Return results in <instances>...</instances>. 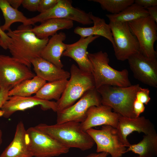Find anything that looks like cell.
<instances>
[{"mask_svg":"<svg viewBox=\"0 0 157 157\" xmlns=\"http://www.w3.org/2000/svg\"><path fill=\"white\" fill-rule=\"evenodd\" d=\"M35 75L30 68L9 56L0 55V90H10Z\"/></svg>","mask_w":157,"mask_h":157,"instance_id":"obj_8","label":"cell"},{"mask_svg":"<svg viewBox=\"0 0 157 157\" xmlns=\"http://www.w3.org/2000/svg\"><path fill=\"white\" fill-rule=\"evenodd\" d=\"M59 0H40L38 11L40 13L46 12L53 7Z\"/></svg>","mask_w":157,"mask_h":157,"instance_id":"obj_30","label":"cell"},{"mask_svg":"<svg viewBox=\"0 0 157 157\" xmlns=\"http://www.w3.org/2000/svg\"><path fill=\"white\" fill-rule=\"evenodd\" d=\"M0 34L1 37V42L0 46L3 49H7L10 42V38L7 35L6 33L2 31L0 26Z\"/></svg>","mask_w":157,"mask_h":157,"instance_id":"obj_34","label":"cell"},{"mask_svg":"<svg viewBox=\"0 0 157 157\" xmlns=\"http://www.w3.org/2000/svg\"><path fill=\"white\" fill-rule=\"evenodd\" d=\"M10 5L14 8L18 9L22 4V0H7Z\"/></svg>","mask_w":157,"mask_h":157,"instance_id":"obj_37","label":"cell"},{"mask_svg":"<svg viewBox=\"0 0 157 157\" xmlns=\"http://www.w3.org/2000/svg\"><path fill=\"white\" fill-rule=\"evenodd\" d=\"M109 154L106 152L92 153L83 157H107Z\"/></svg>","mask_w":157,"mask_h":157,"instance_id":"obj_38","label":"cell"},{"mask_svg":"<svg viewBox=\"0 0 157 157\" xmlns=\"http://www.w3.org/2000/svg\"><path fill=\"white\" fill-rule=\"evenodd\" d=\"M31 25L23 24L14 30L9 29L6 33L10 38L8 49L16 60L31 68V61L41 57L48 38L40 39L31 31Z\"/></svg>","mask_w":157,"mask_h":157,"instance_id":"obj_1","label":"cell"},{"mask_svg":"<svg viewBox=\"0 0 157 157\" xmlns=\"http://www.w3.org/2000/svg\"><path fill=\"white\" fill-rule=\"evenodd\" d=\"M37 106L44 110L51 109L57 111L56 102L41 99L34 96H9L0 110V117L7 118L16 111H23Z\"/></svg>","mask_w":157,"mask_h":157,"instance_id":"obj_14","label":"cell"},{"mask_svg":"<svg viewBox=\"0 0 157 157\" xmlns=\"http://www.w3.org/2000/svg\"><path fill=\"white\" fill-rule=\"evenodd\" d=\"M116 129L121 141L126 147L131 144L127 137L133 132L136 131L146 135L156 132L154 124L144 116L130 118L120 115Z\"/></svg>","mask_w":157,"mask_h":157,"instance_id":"obj_15","label":"cell"},{"mask_svg":"<svg viewBox=\"0 0 157 157\" xmlns=\"http://www.w3.org/2000/svg\"><path fill=\"white\" fill-rule=\"evenodd\" d=\"M1 36L0 34V46L1 44Z\"/></svg>","mask_w":157,"mask_h":157,"instance_id":"obj_40","label":"cell"},{"mask_svg":"<svg viewBox=\"0 0 157 157\" xmlns=\"http://www.w3.org/2000/svg\"><path fill=\"white\" fill-rule=\"evenodd\" d=\"M134 3L146 9L150 7L157 6V0H135Z\"/></svg>","mask_w":157,"mask_h":157,"instance_id":"obj_33","label":"cell"},{"mask_svg":"<svg viewBox=\"0 0 157 157\" xmlns=\"http://www.w3.org/2000/svg\"><path fill=\"white\" fill-rule=\"evenodd\" d=\"M10 90V89H8L0 90V110L9 97L8 92Z\"/></svg>","mask_w":157,"mask_h":157,"instance_id":"obj_35","label":"cell"},{"mask_svg":"<svg viewBox=\"0 0 157 157\" xmlns=\"http://www.w3.org/2000/svg\"><path fill=\"white\" fill-rule=\"evenodd\" d=\"M0 9L2 12L5 19L3 25L0 26L2 31L4 32L10 28L12 24L20 22L24 25H34L18 9L13 8L7 0H0Z\"/></svg>","mask_w":157,"mask_h":157,"instance_id":"obj_24","label":"cell"},{"mask_svg":"<svg viewBox=\"0 0 157 157\" xmlns=\"http://www.w3.org/2000/svg\"><path fill=\"white\" fill-rule=\"evenodd\" d=\"M46 83V81L36 75L13 88L8 92L9 96H31L33 94H35Z\"/></svg>","mask_w":157,"mask_h":157,"instance_id":"obj_26","label":"cell"},{"mask_svg":"<svg viewBox=\"0 0 157 157\" xmlns=\"http://www.w3.org/2000/svg\"><path fill=\"white\" fill-rule=\"evenodd\" d=\"M35 127L69 148L85 151L91 149L95 144L90 136L82 130L81 123L68 121L52 125L42 123Z\"/></svg>","mask_w":157,"mask_h":157,"instance_id":"obj_2","label":"cell"},{"mask_svg":"<svg viewBox=\"0 0 157 157\" xmlns=\"http://www.w3.org/2000/svg\"><path fill=\"white\" fill-rule=\"evenodd\" d=\"M68 82L67 79L59 80L46 83L34 96L38 98L57 101L64 92Z\"/></svg>","mask_w":157,"mask_h":157,"instance_id":"obj_27","label":"cell"},{"mask_svg":"<svg viewBox=\"0 0 157 157\" xmlns=\"http://www.w3.org/2000/svg\"><path fill=\"white\" fill-rule=\"evenodd\" d=\"M133 108L136 117H138L144 111L145 107L144 104L135 99L133 103Z\"/></svg>","mask_w":157,"mask_h":157,"instance_id":"obj_32","label":"cell"},{"mask_svg":"<svg viewBox=\"0 0 157 157\" xmlns=\"http://www.w3.org/2000/svg\"><path fill=\"white\" fill-rule=\"evenodd\" d=\"M97 145V153L106 152L111 157H122L126 153V147L121 141L116 128L108 125L100 129L93 128L86 131Z\"/></svg>","mask_w":157,"mask_h":157,"instance_id":"obj_10","label":"cell"},{"mask_svg":"<svg viewBox=\"0 0 157 157\" xmlns=\"http://www.w3.org/2000/svg\"><path fill=\"white\" fill-rule=\"evenodd\" d=\"M99 3L104 10L112 14H117L134 3V0H92Z\"/></svg>","mask_w":157,"mask_h":157,"instance_id":"obj_28","label":"cell"},{"mask_svg":"<svg viewBox=\"0 0 157 157\" xmlns=\"http://www.w3.org/2000/svg\"><path fill=\"white\" fill-rule=\"evenodd\" d=\"M70 76L65 90L60 98L56 102V112L60 111L72 105L87 91L95 88L92 74L85 72L72 64Z\"/></svg>","mask_w":157,"mask_h":157,"instance_id":"obj_5","label":"cell"},{"mask_svg":"<svg viewBox=\"0 0 157 157\" xmlns=\"http://www.w3.org/2000/svg\"><path fill=\"white\" fill-rule=\"evenodd\" d=\"M40 0H22V5L23 7L28 11H38Z\"/></svg>","mask_w":157,"mask_h":157,"instance_id":"obj_31","label":"cell"},{"mask_svg":"<svg viewBox=\"0 0 157 157\" xmlns=\"http://www.w3.org/2000/svg\"><path fill=\"white\" fill-rule=\"evenodd\" d=\"M90 16L93 26L88 27L77 26L74 29V33L82 38L94 35L104 37L111 42L114 49L115 44L109 24L104 19L94 16L91 12H90Z\"/></svg>","mask_w":157,"mask_h":157,"instance_id":"obj_21","label":"cell"},{"mask_svg":"<svg viewBox=\"0 0 157 157\" xmlns=\"http://www.w3.org/2000/svg\"><path fill=\"white\" fill-rule=\"evenodd\" d=\"M2 132L1 130L0 129V147L2 142Z\"/></svg>","mask_w":157,"mask_h":157,"instance_id":"obj_39","label":"cell"},{"mask_svg":"<svg viewBox=\"0 0 157 157\" xmlns=\"http://www.w3.org/2000/svg\"><path fill=\"white\" fill-rule=\"evenodd\" d=\"M128 24L139 43V52L148 58L156 59L157 53L154 44L157 40V24L149 16L129 22Z\"/></svg>","mask_w":157,"mask_h":157,"instance_id":"obj_7","label":"cell"},{"mask_svg":"<svg viewBox=\"0 0 157 157\" xmlns=\"http://www.w3.org/2000/svg\"><path fill=\"white\" fill-rule=\"evenodd\" d=\"M115 44V56L119 60H128L139 51V45L136 37L131 32L127 22H110Z\"/></svg>","mask_w":157,"mask_h":157,"instance_id":"obj_9","label":"cell"},{"mask_svg":"<svg viewBox=\"0 0 157 157\" xmlns=\"http://www.w3.org/2000/svg\"><path fill=\"white\" fill-rule=\"evenodd\" d=\"M134 157H141L139 156H135Z\"/></svg>","mask_w":157,"mask_h":157,"instance_id":"obj_41","label":"cell"},{"mask_svg":"<svg viewBox=\"0 0 157 157\" xmlns=\"http://www.w3.org/2000/svg\"><path fill=\"white\" fill-rule=\"evenodd\" d=\"M149 93L148 89L140 87L136 93L135 99L144 104L147 105L151 100Z\"/></svg>","mask_w":157,"mask_h":157,"instance_id":"obj_29","label":"cell"},{"mask_svg":"<svg viewBox=\"0 0 157 157\" xmlns=\"http://www.w3.org/2000/svg\"><path fill=\"white\" fill-rule=\"evenodd\" d=\"M28 144L26 130L22 121L16 126L14 138L0 157H33Z\"/></svg>","mask_w":157,"mask_h":157,"instance_id":"obj_18","label":"cell"},{"mask_svg":"<svg viewBox=\"0 0 157 157\" xmlns=\"http://www.w3.org/2000/svg\"><path fill=\"white\" fill-rule=\"evenodd\" d=\"M141 157H156L157 156V134L156 132L144 134L139 143L131 144L126 149Z\"/></svg>","mask_w":157,"mask_h":157,"instance_id":"obj_23","label":"cell"},{"mask_svg":"<svg viewBox=\"0 0 157 157\" xmlns=\"http://www.w3.org/2000/svg\"><path fill=\"white\" fill-rule=\"evenodd\" d=\"M101 105L100 95L95 88L87 91L75 104L56 112V124L68 121L81 123L85 119L88 109L93 106Z\"/></svg>","mask_w":157,"mask_h":157,"instance_id":"obj_12","label":"cell"},{"mask_svg":"<svg viewBox=\"0 0 157 157\" xmlns=\"http://www.w3.org/2000/svg\"><path fill=\"white\" fill-rule=\"evenodd\" d=\"M112 110L110 107L102 104L90 107L88 110L85 119L81 123L82 129L86 132L94 127L105 125L116 128L120 115Z\"/></svg>","mask_w":157,"mask_h":157,"instance_id":"obj_16","label":"cell"},{"mask_svg":"<svg viewBox=\"0 0 157 157\" xmlns=\"http://www.w3.org/2000/svg\"><path fill=\"white\" fill-rule=\"evenodd\" d=\"M88 55L92 64V74L96 89L104 85L126 87L131 85L127 69L119 71L110 66L107 53L101 51L88 53Z\"/></svg>","mask_w":157,"mask_h":157,"instance_id":"obj_4","label":"cell"},{"mask_svg":"<svg viewBox=\"0 0 157 157\" xmlns=\"http://www.w3.org/2000/svg\"><path fill=\"white\" fill-rule=\"evenodd\" d=\"M26 138L33 157L57 156L68 153L70 149L35 126L26 130Z\"/></svg>","mask_w":157,"mask_h":157,"instance_id":"obj_6","label":"cell"},{"mask_svg":"<svg viewBox=\"0 0 157 157\" xmlns=\"http://www.w3.org/2000/svg\"><path fill=\"white\" fill-rule=\"evenodd\" d=\"M135 78L143 83L157 87V60L151 59L140 52L131 56L127 60Z\"/></svg>","mask_w":157,"mask_h":157,"instance_id":"obj_13","label":"cell"},{"mask_svg":"<svg viewBox=\"0 0 157 157\" xmlns=\"http://www.w3.org/2000/svg\"><path fill=\"white\" fill-rule=\"evenodd\" d=\"M31 62L36 76L46 81L67 79L70 77V72L57 67L41 57L33 59Z\"/></svg>","mask_w":157,"mask_h":157,"instance_id":"obj_19","label":"cell"},{"mask_svg":"<svg viewBox=\"0 0 157 157\" xmlns=\"http://www.w3.org/2000/svg\"><path fill=\"white\" fill-rule=\"evenodd\" d=\"M140 86L137 84L126 87L104 85L97 89L100 95L101 104L110 107L120 115L136 117L133 104Z\"/></svg>","mask_w":157,"mask_h":157,"instance_id":"obj_3","label":"cell"},{"mask_svg":"<svg viewBox=\"0 0 157 157\" xmlns=\"http://www.w3.org/2000/svg\"><path fill=\"white\" fill-rule=\"evenodd\" d=\"M73 26V21L66 19H51L46 20L40 25L31 29L36 36L40 39L48 38L58 30L69 29Z\"/></svg>","mask_w":157,"mask_h":157,"instance_id":"obj_22","label":"cell"},{"mask_svg":"<svg viewBox=\"0 0 157 157\" xmlns=\"http://www.w3.org/2000/svg\"><path fill=\"white\" fill-rule=\"evenodd\" d=\"M56 18L74 21L84 25L93 23L90 17V13H86L74 7L72 5V1L69 0H59L52 8L30 18V19L34 24L38 22L41 23L47 19Z\"/></svg>","mask_w":157,"mask_h":157,"instance_id":"obj_11","label":"cell"},{"mask_svg":"<svg viewBox=\"0 0 157 157\" xmlns=\"http://www.w3.org/2000/svg\"><path fill=\"white\" fill-rule=\"evenodd\" d=\"M66 38L65 34L63 32L52 36L42 50L41 57L62 68L63 65L60 58L66 49L67 44L63 42Z\"/></svg>","mask_w":157,"mask_h":157,"instance_id":"obj_20","label":"cell"},{"mask_svg":"<svg viewBox=\"0 0 157 157\" xmlns=\"http://www.w3.org/2000/svg\"><path fill=\"white\" fill-rule=\"evenodd\" d=\"M110 22H129L149 16L147 10L134 3L119 13L106 14Z\"/></svg>","mask_w":157,"mask_h":157,"instance_id":"obj_25","label":"cell"},{"mask_svg":"<svg viewBox=\"0 0 157 157\" xmlns=\"http://www.w3.org/2000/svg\"><path fill=\"white\" fill-rule=\"evenodd\" d=\"M148 11L149 16L156 24L157 23V6L150 7L146 9Z\"/></svg>","mask_w":157,"mask_h":157,"instance_id":"obj_36","label":"cell"},{"mask_svg":"<svg viewBox=\"0 0 157 157\" xmlns=\"http://www.w3.org/2000/svg\"><path fill=\"white\" fill-rule=\"evenodd\" d=\"M99 37L94 35L85 38H80L78 40L74 43L67 44L66 49L62 56L72 58L77 63L80 69L92 74L93 67L88 56L87 49L90 44Z\"/></svg>","mask_w":157,"mask_h":157,"instance_id":"obj_17","label":"cell"}]
</instances>
